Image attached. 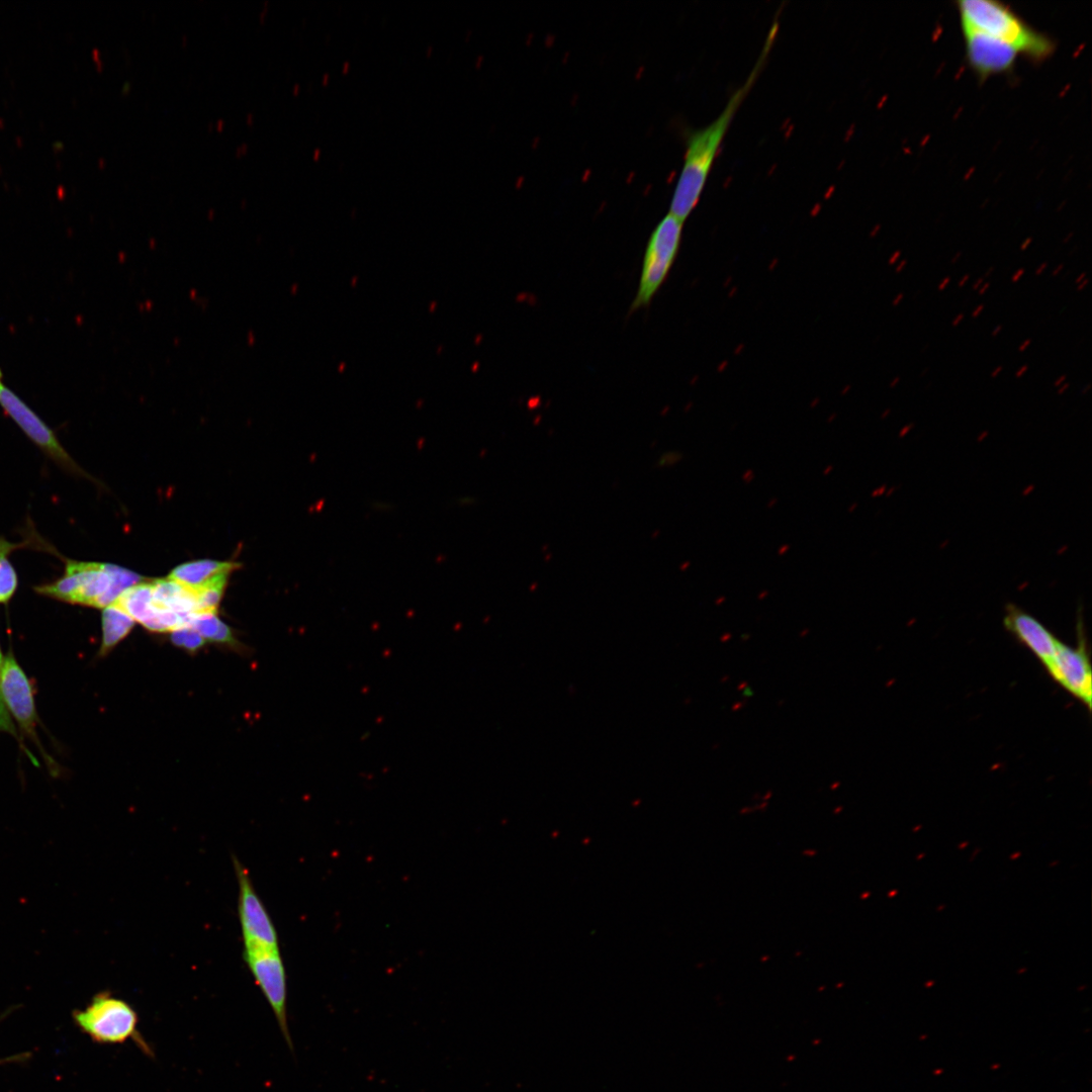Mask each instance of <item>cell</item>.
I'll list each match as a JSON object with an SVG mask.
<instances>
[{
    "instance_id": "cell-30",
    "label": "cell",
    "mask_w": 1092,
    "mask_h": 1092,
    "mask_svg": "<svg viewBox=\"0 0 1092 1092\" xmlns=\"http://www.w3.org/2000/svg\"><path fill=\"white\" fill-rule=\"evenodd\" d=\"M983 283H984V278L979 277L972 285L973 290H978Z\"/></svg>"
},
{
    "instance_id": "cell-18",
    "label": "cell",
    "mask_w": 1092,
    "mask_h": 1092,
    "mask_svg": "<svg viewBox=\"0 0 1092 1092\" xmlns=\"http://www.w3.org/2000/svg\"><path fill=\"white\" fill-rule=\"evenodd\" d=\"M8 554H0V603L10 601L17 588V574L7 558Z\"/></svg>"
},
{
    "instance_id": "cell-39",
    "label": "cell",
    "mask_w": 1092,
    "mask_h": 1092,
    "mask_svg": "<svg viewBox=\"0 0 1092 1092\" xmlns=\"http://www.w3.org/2000/svg\"><path fill=\"white\" fill-rule=\"evenodd\" d=\"M1002 330H1003V326H1002V325H997V326H996V327H995V328L993 329V331H992V333H991L992 337H996V336H997V335H998V334H999V333H1000V332H1001Z\"/></svg>"
},
{
    "instance_id": "cell-19",
    "label": "cell",
    "mask_w": 1092,
    "mask_h": 1092,
    "mask_svg": "<svg viewBox=\"0 0 1092 1092\" xmlns=\"http://www.w3.org/2000/svg\"><path fill=\"white\" fill-rule=\"evenodd\" d=\"M171 640L176 646L183 647L191 652L199 649L204 643V639L190 626L180 627L172 631Z\"/></svg>"
},
{
    "instance_id": "cell-14",
    "label": "cell",
    "mask_w": 1092,
    "mask_h": 1092,
    "mask_svg": "<svg viewBox=\"0 0 1092 1092\" xmlns=\"http://www.w3.org/2000/svg\"><path fill=\"white\" fill-rule=\"evenodd\" d=\"M237 567L236 563L201 559L181 564L174 568L169 577L193 590L201 588L229 574Z\"/></svg>"
},
{
    "instance_id": "cell-43",
    "label": "cell",
    "mask_w": 1092,
    "mask_h": 1092,
    "mask_svg": "<svg viewBox=\"0 0 1092 1092\" xmlns=\"http://www.w3.org/2000/svg\"><path fill=\"white\" fill-rule=\"evenodd\" d=\"M1086 275H1087L1086 272L1080 273V275L1075 279V283L1079 284L1081 281H1083L1086 278Z\"/></svg>"
},
{
    "instance_id": "cell-17",
    "label": "cell",
    "mask_w": 1092,
    "mask_h": 1092,
    "mask_svg": "<svg viewBox=\"0 0 1092 1092\" xmlns=\"http://www.w3.org/2000/svg\"><path fill=\"white\" fill-rule=\"evenodd\" d=\"M228 576L195 590L198 613H216L226 585Z\"/></svg>"
},
{
    "instance_id": "cell-21",
    "label": "cell",
    "mask_w": 1092,
    "mask_h": 1092,
    "mask_svg": "<svg viewBox=\"0 0 1092 1092\" xmlns=\"http://www.w3.org/2000/svg\"><path fill=\"white\" fill-rule=\"evenodd\" d=\"M25 1056H26L25 1054H20V1055H14V1056H11V1057H7V1058H2V1059H0V1065L14 1063V1062H18V1061H23L25 1059Z\"/></svg>"
},
{
    "instance_id": "cell-31",
    "label": "cell",
    "mask_w": 1092,
    "mask_h": 1092,
    "mask_svg": "<svg viewBox=\"0 0 1092 1092\" xmlns=\"http://www.w3.org/2000/svg\"><path fill=\"white\" fill-rule=\"evenodd\" d=\"M900 256H901V251H896V252H895V253H894V254H893V255L891 256V258H890V260H889V263H890V264H894L895 262H897V261H898V259L900 258Z\"/></svg>"
},
{
    "instance_id": "cell-38",
    "label": "cell",
    "mask_w": 1092,
    "mask_h": 1092,
    "mask_svg": "<svg viewBox=\"0 0 1092 1092\" xmlns=\"http://www.w3.org/2000/svg\"><path fill=\"white\" fill-rule=\"evenodd\" d=\"M962 255H963V252H962V251H959V252H957V253H956V254H954V255L952 256V258H951V260H950V263H951V264H954V263H957V262H958V261H959V260L961 259Z\"/></svg>"
},
{
    "instance_id": "cell-4",
    "label": "cell",
    "mask_w": 1092,
    "mask_h": 1092,
    "mask_svg": "<svg viewBox=\"0 0 1092 1092\" xmlns=\"http://www.w3.org/2000/svg\"><path fill=\"white\" fill-rule=\"evenodd\" d=\"M77 1026L98 1043H121L135 1033L138 1015L122 999L109 993L94 996L90 1004L73 1013Z\"/></svg>"
},
{
    "instance_id": "cell-11",
    "label": "cell",
    "mask_w": 1092,
    "mask_h": 1092,
    "mask_svg": "<svg viewBox=\"0 0 1092 1092\" xmlns=\"http://www.w3.org/2000/svg\"><path fill=\"white\" fill-rule=\"evenodd\" d=\"M1005 628L1024 644L1045 667L1055 656L1060 640L1036 618L1010 603L1003 619Z\"/></svg>"
},
{
    "instance_id": "cell-7",
    "label": "cell",
    "mask_w": 1092,
    "mask_h": 1092,
    "mask_svg": "<svg viewBox=\"0 0 1092 1092\" xmlns=\"http://www.w3.org/2000/svg\"><path fill=\"white\" fill-rule=\"evenodd\" d=\"M1 689L10 716L16 720L21 730L42 750L35 732L38 718L32 686L11 652L3 659ZM42 752L47 757V761L50 764L53 763V759L43 750Z\"/></svg>"
},
{
    "instance_id": "cell-40",
    "label": "cell",
    "mask_w": 1092,
    "mask_h": 1092,
    "mask_svg": "<svg viewBox=\"0 0 1092 1092\" xmlns=\"http://www.w3.org/2000/svg\"><path fill=\"white\" fill-rule=\"evenodd\" d=\"M1063 268H1064V264H1060V265H1058V266H1057V267H1056V268H1055V269L1053 270V272H1052V276H1057V275H1059V274L1061 273V271L1063 270Z\"/></svg>"
},
{
    "instance_id": "cell-35",
    "label": "cell",
    "mask_w": 1092,
    "mask_h": 1092,
    "mask_svg": "<svg viewBox=\"0 0 1092 1092\" xmlns=\"http://www.w3.org/2000/svg\"><path fill=\"white\" fill-rule=\"evenodd\" d=\"M969 279H970V275H969V274H965V275H964V276H963V277H962V278L960 279V281H959V283H958V286H959V287H963V286H964V285H965V284H966V283L968 282V280H969Z\"/></svg>"
},
{
    "instance_id": "cell-32",
    "label": "cell",
    "mask_w": 1092,
    "mask_h": 1092,
    "mask_svg": "<svg viewBox=\"0 0 1092 1092\" xmlns=\"http://www.w3.org/2000/svg\"><path fill=\"white\" fill-rule=\"evenodd\" d=\"M1002 370H1003V366H1002V365H998V366H997V367H996V368H995V369H994V370H993V371L991 372V377H992V378H996V377H997V376H998V375H999V374H1000V373L1002 372Z\"/></svg>"
},
{
    "instance_id": "cell-47",
    "label": "cell",
    "mask_w": 1092,
    "mask_h": 1092,
    "mask_svg": "<svg viewBox=\"0 0 1092 1092\" xmlns=\"http://www.w3.org/2000/svg\"><path fill=\"white\" fill-rule=\"evenodd\" d=\"M928 370H929L928 368H925L923 371H921L920 376L926 375Z\"/></svg>"
},
{
    "instance_id": "cell-34",
    "label": "cell",
    "mask_w": 1092,
    "mask_h": 1092,
    "mask_svg": "<svg viewBox=\"0 0 1092 1092\" xmlns=\"http://www.w3.org/2000/svg\"><path fill=\"white\" fill-rule=\"evenodd\" d=\"M1065 380H1067V375L1063 374V375H1061L1060 377H1058L1056 379L1054 385L1055 386H1061L1064 383Z\"/></svg>"
},
{
    "instance_id": "cell-37",
    "label": "cell",
    "mask_w": 1092,
    "mask_h": 1092,
    "mask_svg": "<svg viewBox=\"0 0 1092 1092\" xmlns=\"http://www.w3.org/2000/svg\"><path fill=\"white\" fill-rule=\"evenodd\" d=\"M1031 241H1032V240H1031V238H1028V239H1026V240H1025V241H1024V242H1023V243H1022V244L1020 245V251H1025V250H1026V249H1027V248L1029 247V245H1030Z\"/></svg>"
},
{
    "instance_id": "cell-33",
    "label": "cell",
    "mask_w": 1092,
    "mask_h": 1092,
    "mask_svg": "<svg viewBox=\"0 0 1092 1092\" xmlns=\"http://www.w3.org/2000/svg\"><path fill=\"white\" fill-rule=\"evenodd\" d=\"M1088 283H1089V279L1085 278L1083 281H1081L1079 284H1077V290L1081 291V290L1085 289L1086 286L1088 285Z\"/></svg>"
},
{
    "instance_id": "cell-48",
    "label": "cell",
    "mask_w": 1092,
    "mask_h": 1092,
    "mask_svg": "<svg viewBox=\"0 0 1092 1092\" xmlns=\"http://www.w3.org/2000/svg\"><path fill=\"white\" fill-rule=\"evenodd\" d=\"M1071 236H1072V235H1069V236H1068V237H1067V238H1066V239L1064 240V243H1067V241H1069V240H1070Z\"/></svg>"
},
{
    "instance_id": "cell-2",
    "label": "cell",
    "mask_w": 1092,
    "mask_h": 1092,
    "mask_svg": "<svg viewBox=\"0 0 1092 1092\" xmlns=\"http://www.w3.org/2000/svg\"><path fill=\"white\" fill-rule=\"evenodd\" d=\"M961 25L988 33L1012 46L1019 55L1042 62L1056 50L1055 41L1034 29L1009 6L996 0H959Z\"/></svg>"
},
{
    "instance_id": "cell-13",
    "label": "cell",
    "mask_w": 1092,
    "mask_h": 1092,
    "mask_svg": "<svg viewBox=\"0 0 1092 1092\" xmlns=\"http://www.w3.org/2000/svg\"><path fill=\"white\" fill-rule=\"evenodd\" d=\"M134 622H139L147 629L157 632V621L160 610L153 604V582H140L124 590L113 604Z\"/></svg>"
},
{
    "instance_id": "cell-27",
    "label": "cell",
    "mask_w": 1092,
    "mask_h": 1092,
    "mask_svg": "<svg viewBox=\"0 0 1092 1092\" xmlns=\"http://www.w3.org/2000/svg\"><path fill=\"white\" fill-rule=\"evenodd\" d=\"M1046 267H1048V262H1043V263H1041V264H1040V265H1039V266H1038V267H1037V268L1035 269V271H1034V274H1035L1036 276H1039V275H1041V274H1042V273L1044 272V270L1046 269Z\"/></svg>"
},
{
    "instance_id": "cell-6",
    "label": "cell",
    "mask_w": 1092,
    "mask_h": 1092,
    "mask_svg": "<svg viewBox=\"0 0 1092 1092\" xmlns=\"http://www.w3.org/2000/svg\"><path fill=\"white\" fill-rule=\"evenodd\" d=\"M239 884L238 912L244 947L279 948L273 921L258 896L248 870L234 857Z\"/></svg>"
},
{
    "instance_id": "cell-20",
    "label": "cell",
    "mask_w": 1092,
    "mask_h": 1092,
    "mask_svg": "<svg viewBox=\"0 0 1092 1092\" xmlns=\"http://www.w3.org/2000/svg\"><path fill=\"white\" fill-rule=\"evenodd\" d=\"M3 659L4 658L2 656L1 649H0V732H6V733L11 734L14 738H16V740L20 743V745L23 746L22 742H21V739H20V737H19V735H18V733L16 731V728H15L13 722H12V717L10 716V714H9L7 708H6V705H5V702H4V699H3V695H2L1 672H2Z\"/></svg>"
},
{
    "instance_id": "cell-16",
    "label": "cell",
    "mask_w": 1092,
    "mask_h": 1092,
    "mask_svg": "<svg viewBox=\"0 0 1092 1092\" xmlns=\"http://www.w3.org/2000/svg\"><path fill=\"white\" fill-rule=\"evenodd\" d=\"M189 626L204 640L218 643L234 641L231 629L216 617V613H198L192 617Z\"/></svg>"
},
{
    "instance_id": "cell-1",
    "label": "cell",
    "mask_w": 1092,
    "mask_h": 1092,
    "mask_svg": "<svg viewBox=\"0 0 1092 1092\" xmlns=\"http://www.w3.org/2000/svg\"><path fill=\"white\" fill-rule=\"evenodd\" d=\"M777 32L778 23H775L746 81L730 96L717 118L707 126L691 131L687 136L684 163L669 207V212L679 220L685 221L697 206L721 144L737 110L755 83Z\"/></svg>"
},
{
    "instance_id": "cell-9",
    "label": "cell",
    "mask_w": 1092,
    "mask_h": 1092,
    "mask_svg": "<svg viewBox=\"0 0 1092 1092\" xmlns=\"http://www.w3.org/2000/svg\"><path fill=\"white\" fill-rule=\"evenodd\" d=\"M0 404L26 436L51 458L72 471H79L52 429L1 381Z\"/></svg>"
},
{
    "instance_id": "cell-49",
    "label": "cell",
    "mask_w": 1092,
    "mask_h": 1092,
    "mask_svg": "<svg viewBox=\"0 0 1092 1092\" xmlns=\"http://www.w3.org/2000/svg\"><path fill=\"white\" fill-rule=\"evenodd\" d=\"M927 347H928V345H925V346L923 347V349H921V352H924V351H925V350L927 349Z\"/></svg>"
},
{
    "instance_id": "cell-12",
    "label": "cell",
    "mask_w": 1092,
    "mask_h": 1092,
    "mask_svg": "<svg viewBox=\"0 0 1092 1092\" xmlns=\"http://www.w3.org/2000/svg\"><path fill=\"white\" fill-rule=\"evenodd\" d=\"M153 604L161 610L178 614L189 626L192 617L198 614L195 590L182 585L174 579L153 580Z\"/></svg>"
},
{
    "instance_id": "cell-10",
    "label": "cell",
    "mask_w": 1092,
    "mask_h": 1092,
    "mask_svg": "<svg viewBox=\"0 0 1092 1092\" xmlns=\"http://www.w3.org/2000/svg\"><path fill=\"white\" fill-rule=\"evenodd\" d=\"M1044 668L1056 682L1091 709L1092 672L1083 643L1073 648L1060 641L1055 656Z\"/></svg>"
},
{
    "instance_id": "cell-25",
    "label": "cell",
    "mask_w": 1092,
    "mask_h": 1092,
    "mask_svg": "<svg viewBox=\"0 0 1092 1092\" xmlns=\"http://www.w3.org/2000/svg\"><path fill=\"white\" fill-rule=\"evenodd\" d=\"M984 304H979L977 307H975V309L972 311V317L977 318L984 310Z\"/></svg>"
},
{
    "instance_id": "cell-26",
    "label": "cell",
    "mask_w": 1092,
    "mask_h": 1092,
    "mask_svg": "<svg viewBox=\"0 0 1092 1092\" xmlns=\"http://www.w3.org/2000/svg\"><path fill=\"white\" fill-rule=\"evenodd\" d=\"M1031 344V339L1024 340L1018 347L1019 352H1024Z\"/></svg>"
},
{
    "instance_id": "cell-44",
    "label": "cell",
    "mask_w": 1092,
    "mask_h": 1092,
    "mask_svg": "<svg viewBox=\"0 0 1092 1092\" xmlns=\"http://www.w3.org/2000/svg\"><path fill=\"white\" fill-rule=\"evenodd\" d=\"M1069 386H1070V384H1069V383H1065V384L1061 385V386H1060V388H1059V390H1058V392H1059L1060 394H1061V393H1063V392H1064V391H1065V390H1066L1067 388H1069Z\"/></svg>"
},
{
    "instance_id": "cell-3",
    "label": "cell",
    "mask_w": 1092,
    "mask_h": 1092,
    "mask_svg": "<svg viewBox=\"0 0 1092 1092\" xmlns=\"http://www.w3.org/2000/svg\"><path fill=\"white\" fill-rule=\"evenodd\" d=\"M684 221L668 212L649 236L643 256L638 289L629 313L648 307L664 283L678 254Z\"/></svg>"
},
{
    "instance_id": "cell-8",
    "label": "cell",
    "mask_w": 1092,
    "mask_h": 1092,
    "mask_svg": "<svg viewBox=\"0 0 1092 1092\" xmlns=\"http://www.w3.org/2000/svg\"><path fill=\"white\" fill-rule=\"evenodd\" d=\"M961 28L967 62L981 80L1011 72L1019 56L1012 46L970 26Z\"/></svg>"
},
{
    "instance_id": "cell-23",
    "label": "cell",
    "mask_w": 1092,
    "mask_h": 1092,
    "mask_svg": "<svg viewBox=\"0 0 1092 1092\" xmlns=\"http://www.w3.org/2000/svg\"><path fill=\"white\" fill-rule=\"evenodd\" d=\"M949 283H950V277H949V276H946V277H944V278H943V279H942V280H941V281H940V282L938 283V285H937V289H938L939 291H942V290H944V289H945V288L947 287V285H948Z\"/></svg>"
},
{
    "instance_id": "cell-22",
    "label": "cell",
    "mask_w": 1092,
    "mask_h": 1092,
    "mask_svg": "<svg viewBox=\"0 0 1092 1092\" xmlns=\"http://www.w3.org/2000/svg\"><path fill=\"white\" fill-rule=\"evenodd\" d=\"M1024 273H1025V269H1024V268H1019V269H1018V270H1016V271L1014 272V274H1013V275L1011 276V281H1012L1013 283H1015V282L1019 281V280H1020V278H1021V277H1022V276L1024 275Z\"/></svg>"
},
{
    "instance_id": "cell-46",
    "label": "cell",
    "mask_w": 1092,
    "mask_h": 1092,
    "mask_svg": "<svg viewBox=\"0 0 1092 1092\" xmlns=\"http://www.w3.org/2000/svg\"><path fill=\"white\" fill-rule=\"evenodd\" d=\"M1090 387H1091V384H1087V385H1086V386L1084 387V389L1082 390V392H1083V393L1087 392V391H1088V390L1090 389Z\"/></svg>"
},
{
    "instance_id": "cell-45",
    "label": "cell",
    "mask_w": 1092,
    "mask_h": 1092,
    "mask_svg": "<svg viewBox=\"0 0 1092 1092\" xmlns=\"http://www.w3.org/2000/svg\"><path fill=\"white\" fill-rule=\"evenodd\" d=\"M899 380H900V377H896V378H894V379H893V382H892V384H891V385H892V386L896 385V384H897V383L899 382Z\"/></svg>"
},
{
    "instance_id": "cell-36",
    "label": "cell",
    "mask_w": 1092,
    "mask_h": 1092,
    "mask_svg": "<svg viewBox=\"0 0 1092 1092\" xmlns=\"http://www.w3.org/2000/svg\"><path fill=\"white\" fill-rule=\"evenodd\" d=\"M906 265H907V260H901L900 263L898 264V266L896 267V272L900 273L906 267Z\"/></svg>"
},
{
    "instance_id": "cell-42",
    "label": "cell",
    "mask_w": 1092,
    "mask_h": 1092,
    "mask_svg": "<svg viewBox=\"0 0 1092 1092\" xmlns=\"http://www.w3.org/2000/svg\"><path fill=\"white\" fill-rule=\"evenodd\" d=\"M994 270H995L994 266H990V267H989V268L987 269V271H986V272L984 273V276H983V278L985 279V278H987V277L991 276V275H992V273L994 272Z\"/></svg>"
},
{
    "instance_id": "cell-41",
    "label": "cell",
    "mask_w": 1092,
    "mask_h": 1092,
    "mask_svg": "<svg viewBox=\"0 0 1092 1092\" xmlns=\"http://www.w3.org/2000/svg\"><path fill=\"white\" fill-rule=\"evenodd\" d=\"M903 298H904V294H903V293H899V294H898V295H897V296L895 297V299L893 300V305L897 306V305H898V304H899V303H900V302L902 301V299H903Z\"/></svg>"
},
{
    "instance_id": "cell-5",
    "label": "cell",
    "mask_w": 1092,
    "mask_h": 1092,
    "mask_svg": "<svg viewBox=\"0 0 1092 1092\" xmlns=\"http://www.w3.org/2000/svg\"><path fill=\"white\" fill-rule=\"evenodd\" d=\"M243 959L270 1004L284 1038L291 1046L286 1017V972L279 948L244 947Z\"/></svg>"
},
{
    "instance_id": "cell-24",
    "label": "cell",
    "mask_w": 1092,
    "mask_h": 1092,
    "mask_svg": "<svg viewBox=\"0 0 1092 1092\" xmlns=\"http://www.w3.org/2000/svg\"><path fill=\"white\" fill-rule=\"evenodd\" d=\"M1027 370H1028V365H1026V364L1022 365V366H1021V367H1019V369H1018V370H1017V371L1015 372V377H1016V378H1020V377H1022V376H1023V375H1024V374H1025V373L1027 372Z\"/></svg>"
},
{
    "instance_id": "cell-28",
    "label": "cell",
    "mask_w": 1092,
    "mask_h": 1092,
    "mask_svg": "<svg viewBox=\"0 0 1092 1092\" xmlns=\"http://www.w3.org/2000/svg\"><path fill=\"white\" fill-rule=\"evenodd\" d=\"M964 317H965V314H964L963 312L959 313V314H958L957 316H954V318H953V320L951 321V326H952V327H957V326H959V325L961 324V322H962V321L964 320Z\"/></svg>"
},
{
    "instance_id": "cell-15",
    "label": "cell",
    "mask_w": 1092,
    "mask_h": 1092,
    "mask_svg": "<svg viewBox=\"0 0 1092 1092\" xmlns=\"http://www.w3.org/2000/svg\"><path fill=\"white\" fill-rule=\"evenodd\" d=\"M134 620L114 605L102 612V644L100 654L105 655L131 630Z\"/></svg>"
},
{
    "instance_id": "cell-29",
    "label": "cell",
    "mask_w": 1092,
    "mask_h": 1092,
    "mask_svg": "<svg viewBox=\"0 0 1092 1092\" xmlns=\"http://www.w3.org/2000/svg\"><path fill=\"white\" fill-rule=\"evenodd\" d=\"M989 287H990V282H984L981 285V287L978 289L979 295L985 294L987 292V290L989 289Z\"/></svg>"
}]
</instances>
